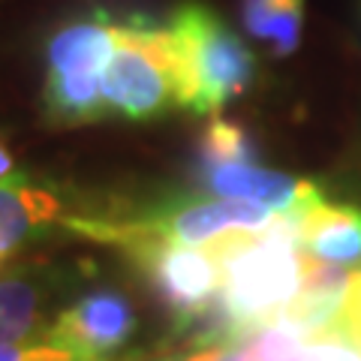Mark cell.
Listing matches in <instances>:
<instances>
[{
    "instance_id": "1",
    "label": "cell",
    "mask_w": 361,
    "mask_h": 361,
    "mask_svg": "<svg viewBox=\"0 0 361 361\" xmlns=\"http://www.w3.org/2000/svg\"><path fill=\"white\" fill-rule=\"evenodd\" d=\"M301 214H274L265 229L223 235L208 244L220 265V301L202 325L199 346H238L277 322L295 301L307 265Z\"/></svg>"
},
{
    "instance_id": "2",
    "label": "cell",
    "mask_w": 361,
    "mask_h": 361,
    "mask_svg": "<svg viewBox=\"0 0 361 361\" xmlns=\"http://www.w3.org/2000/svg\"><path fill=\"white\" fill-rule=\"evenodd\" d=\"M271 220H274V214L262 205L175 190V193L157 196L145 205H133L115 214H66L63 229L111 247H123L135 238L208 247L220 241L223 235L259 232Z\"/></svg>"
},
{
    "instance_id": "3",
    "label": "cell",
    "mask_w": 361,
    "mask_h": 361,
    "mask_svg": "<svg viewBox=\"0 0 361 361\" xmlns=\"http://www.w3.org/2000/svg\"><path fill=\"white\" fill-rule=\"evenodd\" d=\"M180 66V109L217 118L256 78V54L205 4H180L169 16Z\"/></svg>"
},
{
    "instance_id": "4",
    "label": "cell",
    "mask_w": 361,
    "mask_h": 361,
    "mask_svg": "<svg viewBox=\"0 0 361 361\" xmlns=\"http://www.w3.org/2000/svg\"><path fill=\"white\" fill-rule=\"evenodd\" d=\"M109 118L148 123L180 109V66L169 21L123 16L115 21V54L103 78Z\"/></svg>"
},
{
    "instance_id": "5",
    "label": "cell",
    "mask_w": 361,
    "mask_h": 361,
    "mask_svg": "<svg viewBox=\"0 0 361 361\" xmlns=\"http://www.w3.org/2000/svg\"><path fill=\"white\" fill-rule=\"evenodd\" d=\"M115 16L106 9L63 21L45 42L42 115L54 127L106 121L103 78L115 54Z\"/></svg>"
},
{
    "instance_id": "6",
    "label": "cell",
    "mask_w": 361,
    "mask_h": 361,
    "mask_svg": "<svg viewBox=\"0 0 361 361\" xmlns=\"http://www.w3.org/2000/svg\"><path fill=\"white\" fill-rule=\"evenodd\" d=\"M118 250L148 280L178 331H196L220 301V265L208 247L135 238Z\"/></svg>"
},
{
    "instance_id": "7",
    "label": "cell",
    "mask_w": 361,
    "mask_h": 361,
    "mask_svg": "<svg viewBox=\"0 0 361 361\" xmlns=\"http://www.w3.org/2000/svg\"><path fill=\"white\" fill-rule=\"evenodd\" d=\"M133 331L135 313L130 298L106 286L85 292L78 301L61 310L42 341L58 343L90 361H111V355L130 341Z\"/></svg>"
},
{
    "instance_id": "8",
    "label": "cell",
    "mask_w": 361,
    "mask_h": 361,
    "mask_svg": "<svg viewBox=\"0 0 361 361\" xmlns=\"http://www.w3.org/2000/svg\"><path fill=\"white\" fill-rule=\"evenodd\" d=\"M193 178L202 193L262 205L271 214H301L325 199L310 180L259 163H193Z\"/></svg>"
},
{
    "instance_id": "9",
    "label": "cell",
    "mask_w": 361,
    "mask_h": 361,
    "mask_svg": "<svg viewBox=\"0 0 361 361\" xmlns=\"http://www.w3.org/2000/svg\"><path fill=\"white\" fill-rule=\"evenodd\" d=\"M66 208L54 190L33 184L18 172L0 180V265L13 262L25 247L37 244L58 229H63Z\"/></svg>"
},
{
    "instance_id": "10",
    "label": "cell",
    "mask_w": 361,
    "mask_h": 361,
    "mask_svg": "<svg viewBox=\"0 0 361 361\" xmlns=\"http://www.w3.org/2000/svg\"><path fill=\"white\" fill-rule=\"evenodd\" d=\"M241 355L244 361H361V343L341 319L310 334L271 322L241 343Z\"/></svg>"
},
{
    "instance_id": "11",
    "label": "cell",
    "mask_w": 361,
    "mask_h": 361,
    "mask_svg": "<svg viewBox=\"0 0 361 361\" xmlns=\"http://www.w3.org/2000/svg\"><path fill=\"white\" fill-rule=\"evenodd\" d=\"M54 289L58 277L42 268H21L0 277V346H18L42 329Z\"/></svg>"
},
{
    "instance_id": "12",
    "label": "cell",
    "mask_w": 361,
    "mask_h": 361,
    "mask_svg": "<svg viewBox=\"0 0 361 361\" xmlns=\"http://www.w3.org/2000/svg\"><path fill=\"white\" fill-rule=\"evenodd\" d=\"M301 247L325 265H361V208L322 199L301 214Z\"/></svg>"
},
{
    "instance_id": "13",
    "label": "cell",
    "mask_w": 361,
    "mask_h": 361,
    "mask_svg": "<svg viewBox=\"0 0 361 361\" xmlns=\"http://www.w3.org/2000/svg\"><path fill=\"white\" fill-rule=\"evenodd\" d=\"M301 4L304 0H244V27L253 39L268 42L280 58L292 54L301 39Z\"/></svg>"
},
{
    "instance_id": "14",
    "label": "cell",
    "mask_w": 361,
    "mask_h": 361,
    "mask_svg": "<svg viewBox=\"0 0 361 361\" xmlns=\"http://www.w3.org/2000/svg\"><path fill=\"white\" fill-rule=\"evenodd\" d=\"M196 163H259L253 135L229 118H208L196 145Z\"/></svg>"
},
{
    "instance_id": "15",
    "label": "cell",
    "mask_w": 361,
    "mask_h": 361,
    "mask_svg": "<svg viewBox=\"0 0 361 361\" xmlns=\"http://www.w3.org/2000/svg\"><path fill=\"white\" fill-rule=\"evenodd\" d=\"M111 361H241V346H193L190 353H180V355H121V358H111Z\"/></svg>"
},
{
    "instance_id": "16",
    "label": "cell",
    "mask_w": 361,
    "mask_h": 361,
    "mask_svg": "<svg viewBox=\"0 0 361 361\" xmlns=\"http://www.w3.org/2000/svg\"><path fill=\"white\" fill-rule=\"evenodd\" d=\"M337 319H341L349 331L358 337L361 343V268L353 271V280H349V292L343 298V307L337 313Z\"/></svg>"
},
{
    "instance_id": "17",
    "label": "cell",
    "mask_w": 361,
    "mask_h": 361,
    "mask_svg": "<svg viewBox=\"0 0 361 361\" xmlns=\"http://www.w3.org/2000/svg\"><path fill=\"white\" fill-rule=\"evenodd\" d=\"M21 361H90V358H82V355H75V353H70V349H63L58 343L42 341L37 346H27Z\"/></svg>"
},
{
    "instance_id": "18",
    "label": "cell",
    "mask_w": 361,
    "mask_h": 361,
    "mask_svg": "<svg viewBox=\"0 0 361 361\" xmlns=\"http://www.w3.org/2000/svg\"><path fill=\"white\" fill-rule=\"evenodd\" d=\"M21 172V169L16 166V157L13 151L6 148V139L0 135V180H9V178H16Z\"/></svg>"
},
{
    "instance_id": "19",
    "label": "cell",
    "mask_w": 361,
    "mask_h": 361,
    "mask_svg": "<svg viewBox=\"0 0 361 361\" xmlns=\"http://www.w3.org/2000/svg\"><path fill=\"white\" fill-rule=\"evenodd\" d=\"M25 343L18 346H0V361H21V355H25Z\"/></svg>"
}]
</instances>
